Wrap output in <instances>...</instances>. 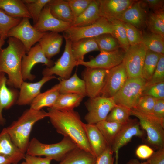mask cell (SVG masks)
Here are the masks:
<instances>
[{
	"label": "cell",
	"instance_id": "obj_1",
	"mask_svg": "<svg viewBox=\"0 0 164 164\" xmlns=\"http://www.w3.org/2000/svg\"><path fill=\"white\" fill-rule=\"evenodd\" d=\"M47 111L48 117L58 133L69 138L78 147L93 154L84 123L77 112L60 111L51 108H48Z\"/></svg>",
	"mask_w": 164,
	"mask_h": 164
},
{
	"label": "cell",
	"instance_id": "obj_2",
	"mask_svg": "<svg viewBox=\"0 0 164 164\" xmlns=\"http://www.w3.org/2000/svg\"><path fill=\"white\" fill-rule=\"evenodd\" d=\"M8 38L7 46L0 51V73L7 75V85L19 89L24 81L21 63L26 52L23 45L19 40L14 37Z\"/></svg>",
	"mask_w": 164,
	"mask_h": 164
},
{
	"label": "cell",
	"instance_id": "obj_3",
	"mask_svg": "<svg viewBox=\"0 0 164 164\" xmlns=\"http://www.w3.org/2000/svg\"><path fill=\"white\" fill-rule=\"evenodd\" d=\"M46 117L47 112L43 110L36 111L30 108L5 128L13 142L26 153L33 126L36 122Z\"/></svg>",
	"mask_w": 164,
	"mask_h": 164
},
{
	"label": "cell",
	"instance_id": "obj_4",
	"mask_svg": "<svg viewBox=\"0 0 164 164\" xmlns=\"http://www.w3.org/2000/svg\"><path fill=\"white\" fill-rule=\"evenodd\" d=\"M78 147L71 139L64 137L59 142L46 144L35 138L30 141L26 154L35 156H44L52 160L61 161L71 150Z\"/></svg>",
	"mask_w": 164,
	"mask_h": 164
},
{
	"label": "cell",
	"instance_id": "obj_5",
	"mask_svg": "<svg viewBox=\"0 0 164 164\" xmlns=\"http://www.w3.org/2000/svg\"><path fill=\"white\" fill-rule=\"evenodd\" d=\"M131 114L139 119L141 128L146 132L148 143L158 149L164 148V123L152 114L134 108L131 109Z\"/></svg>",
	"mask_w": 164,
	"mask_h": 164
},
{
	"label": "cell",
	"instance_id": "obj_6",
	"mask_svg": "<svg viewBox=\"0 0 164 164\" xmlns=\"http://www.w3.org/2000/svg\"><path fill=\"white\" fill-rule=\"evenodd\" d=\"M147 80L142 78H128L125 82L113 97L116 104L129 109L134 108L142 95Z\"/></svg>",
	"mask_w": 164,
	"mask_h": 164
},
{
	"label": "cell",
	"instance_id": "obj_7",
	"mask_svg": "<svg viewBox=\"0 0 164 164\" xmlns=\"http://www.w3.org/2000/svg\"><path fill=\"white\" fill-rule=\"evenodd\" d=\"M63 32L65 39L73 42L83 39L94 38L105 33L112 35L113 28L111 22L100 17L91 25L80 27L70 26Z\"/></svg>",
	"mask_w": 164,
	"mask_h": 164
},
{
	"label": "cell",
	"instance_id": "obj_8",
	"mask_svg": "<svg viewBox=\"0 0 164 164\" xmlns=\"http://www.w3.org/2000/svg\"><path fill=\"white\" fill-rule=\"evenodd\" d=\"M88 111L84 117L87 123L95 124L105 120L111 109L116 105L112 97L99 95L89 98L85 103Z\"/></svg>",
	"mask_w": 164,
	"mask_h": 164
},
{
	"label": "cell",
	"instance_id": "obj_9",
	"mask_svg": "<svg viewBox=\"0 0 164 164\" xmlns=\"http://www.w3.org/2000/svg\"><path fill=\"white\" fill-rule=\"evenodd\" d=\"M65 45L64 52L61 56L50 67H46L42 71L43 76H50L55 74L62 79H67L70 77L77 61L74 58L71 50V42L65 39Z\"/></svg>",
	"mask_w": 164,
	"mask_h": 164
},
{
	"label": "cell",
	"instance_id": "obj_10",
	"mask_svg": "<svg viewBox=\"0 0 164 164\" xmlns=\"http://www.w3.org/2000/svg\"><path fill=\"white\" fill-rule=\"evenodd\" d=\"M28 18L22 19L20 23L12 28L8 32L7 37H14L19 40L23 44L26 53L33 45L39 42L46 32L38 31L30 24Z\"/></svg>",
	"mask_w": 164,
	"mask_h": 164
},
{
	"label": "cell",
	"instance_id": "obj_11",
	"mask_svg": "<svg viewBox=\"0 0 164 164\" xmlns=\"http://www.w3.org/2000/svg\"><path fill=\"white\" fill-rule=\"evenodd\" d=\"M147 49L141 43L130 46L125 52L123 60L128 78L141 77Z\"/></svg>",
	"mask_w": 164,
	"mask_h": 164
},
{
	"label": "cell",
	"instance_id": "obj_12",
	"mask_svg": "<svg viewBox=\"0 0 164 164\" xmlns=\"http://www.w3.org/2000/svg\"><path fill=\"white\" fill-rule=\"evenodd\" d=\"M23 56L21 63V71L23 81L26 80L32 81L35 75L31 73L33 66L39 63H43L50 67L54 64V61L47 58L39 43L32 48Z\"/></svg>",
	"mask_w": 164,
	"mask_h": 164
},
{
	"label": "cell",
	"instance_id": "obj_13",
	"mask_svg": "<svg viewBox=\"0 0 164 164\" xmlns=\"http://www.w3.org/2000/svg\"><path fill=\"white\" fill-rule=\"evenodd\" d=\"M109 70L86 67L82 72L86 96L93 98L100 95Z\"/></svg>",
	"mask_w": 164,
	"mask_h": 164
},
{
	"label": "cell",
	"instance_id": "obj_14",
	"mask_svg": "<svg viewBox=\"0 0 164 164\" xmlns=\"http://www.w3.org/2000/svg\"><path fill=\"white\" fill-rule=\"evenodd\" d=\"M128 78L123 61L109 70L100 95L108 97H114Z\"/></svg>",
	"mask_w": 164,
	"mask_h": 164
},
{
	"label": "cell",
	"instance_id": "obj_15",
	"mask_svg": "<svg viewBox=\"0 0 164 164\" xmlns=\"http://www.w3.org/2000/svg\"><path fill=\"white\" fill-rule=\"evenodd\" d=\"M125 52L120 49L110 52H101L88 61L77 62L76 65L109 70L121 64L123 61Z\"/></svg>",
	"mask_w": 164,
	"mask_h": 164
},
{
	"label": "cell",
	"instance_id": "obj_16",
	"mask_svg": "<svg viewBox=\"0 0 164 164\" xmlns=\"http://www.w3.org/2000/svg\"><path fill=\"white\" fill-rule=\"evenodd\" d=\"M140 127L139 121L136 119H129L127 122L124 124L111 147L114 153L119 152V149L131 141L133 137L143 138L145 132Z\"/></svg>",
	"mask_w": 164,
	"mask_h": 164
},
{
	"label": "cell",
	"instance_id": "obj_17",
	"mask_svg": "<svg viewBox=\"0 0 164 164\" xmlns=\"http://www.w3.org/2000/svg\"><path fill=\"white\" fill-rule=\"evenodd\" d=\"M71 24L58 19L51 13L47 4L43 9L37 22L34 27L40 32L50 31L59 33L63 32Z\"/></svg>",
	"mask_w": 164,
	"mask_h": 164
},
{
	"label": "cell",
	"instance_id": "obj_18",
	"mask_svg": "<svg viewBox=\"0 0 164 164\" xmlns=\"http://www.w3.org/2000/svg\"><path fill=\"white\" fill-rule=\"evenodd\" d=\"M101 17L111 22L118 19L122 13L135 2L132 0H99Z\"/></svg>",
	"mask_w": 164,
	"mask_h": 164
},
{
	"label": "cell",
	"instance_id": "obj_19",
	"mask_svg": "<svg viewBox=\"0 0 164 164\" xmlns=\"http://www.w3.org/2000/svg\"><path fill=\"white\" fill-rule=\"evenodd\" d=\"M56 78L55 76H43L39 81L34 83L24 81L20 88L15 104L19 106L30 104L33 100L41 93L40 90L46 82Z\"/></svg>",
	"mask_w": 164,
	"mask_h": 164
},
{
	"label": "cell",
	"instance_id": "obj_20",
	"mask_svg": "<svg viewBox=\"0 0 164 164\" xmlns=\"http://www.w3.org/2000/svg\"><path fill=\"white\" fill-rule=\"evenodd\" d=\"M7 80L4 73H0V125L5 124L2 111L3 109L7 110L15 104L19 92L14 89L9 88L7 86Z\"/></svg>",
	"mask_w": 164,
	"mask_h": 164
},
{
	"label": "cell",
	"instance_id": "obj_21",
	"mask_svg": "<svg viewBox=\"0 0 164 164\" xmlns=\"http://www.w3.org/2000/svg\"><path fill=\"white\" fill-rule=\"evenodd\" d=\"M147 17L142 2L135 1L118 19L124 23L130 24L138 29L146 24Z\"/></svg>",
	"mask_w": 164,
	"mask_h": 164
},
{
	"label": "cell",
	"instance_id": "obj_22",
	"mask_svg": "<svg viewBox=\"0 0 164 164\" xmlns=\"http://www.w3.org/2000/svg\"><path fill=\"white\" fill-rule=\"evenodd\" d=\"M84 126L93 154L97 158L109 146L95 124L84 123Z\"/></svg>",
	"mask_w": 164,
	"mask_h": 164
},
{
	"label": "cell",
	"instance_id": "obj_23",
	"mask_svg": "<svg viewBox=\"0 0 164 164\" xmlns=\"http://www.w3.org/2000/svg\"><path fill=\"white\" fill-rule=\"evenodd\" d=\"M25 154L12 141L5 128H3L0 133V155L16 164L24 159Z\"/></svg>",
	"mask_w": 164,
	"mask_h": 164
},
{
	"label": "cell",
	"instance_id": "obj_24",
	"mask_svg": "<svg viewBox=\"0 0 164 164\" xmlns=\"http://www.w3.org/2000/svg\"><path fill=\"white\" fill-rule=\"evenodd\" d=\"M63 36L59 33L47 32L39 41L46 57L50 59L59 53L63 42Z\"/></svg>",
	"mask_w": 164,
	"mask_h": 164
},
{
	"label": "cell",
	"instance_id": "obj_25",
	"mask_svg": "<svg viewBox=\"0 0 164 164\" xmlns=\"http://www.w3.org/2000/svg\"><path fill=\"white\" fill-rule=\"evenodd\" d=\"M59 89L60 85L58 84L45 91L40 93L30 104V108L39 111L44 107L51 108L60 94Z\"/></svg>",
	"mask_w": 164,
	"mask_h": 164
},
{
	"label": "cell",
	"instance_id": "obj_26",
	"mask_svg": "<svg viewBox=\"0 0 164 164\" xmlns=\"http://www.w3.org/2000/svg\"><path fill=\"white\" fill-rule=\"evenodd\" d=\"M99 0H92L86 9L74 21L71 27H80L91 25L101 17Z\"/></svg>",
	"mask_w": 164,
	"mask_h": 164
},
{
	"label": "cell",
	"instance_id": "obj_27",
	"mask_svg": "<svg viewBox=\"0 0 164 164\" xmlns=\"http://www.w3.org/2000/svg\"><path fill=\"white\" fill-rule=\"evenodd\" d=\"M52 15L59 20L71 24L74 19L67 0H50L47 3Z\"/></svg>",
	"mask_w": 164,
	"mask_h": 164
},
{
	"label": "cell",
	"instance_id": "obj_28",
	"mask_svg": "<svg viewBox=\"0 0 164 164\" xmlns=\"http://www.w3.org/2000/svg\"><path fill=\"white\" fill-rule=\"evenodd\" d=\"M59 84L60 94H74L86 96L84 82L79 77L76 71L69 78L62 79Z\"/></svg>",
	"mask_w": 164,
	"mask_h": 164
},
{
	"label": "cell",
	"instance_id": "obj_29",
	"mask_svg": "<svg viewBox=\"0 0 164 164\" xmlns=\"http://www.w3.org/2000/svg\"><path fill=\"white\" fill-rule=\"evenodd\" d=\"M71 50L77 62L84 61V56L87 53L92 51L99 50L94 38L83 39L72 42Z\"/></svg>",
	"mask_w": 164,
	"mask_h": 164
},
{
	"label": "cell",
	"instance_id": "obj_30",
	"mask_svg": "<svg viewBox=\"0 0 164 164\" xmlns=\"http://www.w3.org/2000/svg\"><path fill=\"white\" fill-rule=\"evenodd\" d=\"M0 9L12 17L32 18L22 0H0Z\"/></svg>",
	"mask_w": 164,
	"mask_h": 164
},
{
	"label": "cell",
	"instance_id": "obj_31",
	"mask_svg": "<svg viewBox=\"0 0 164 164\" xmlns=\"http://www.w3.org/2000/svg\"><path fill=\"white\" fill-rule=\"evenodd\" d=\"M97 158L78 147L70 152L58 164H95Z\"/></svg>",
	"mask_w": 164,
	"mask_h": 164
},
{
	"label": "cell",
	"instance_id": "obj_32",
	"mask_svg": "<svg viewBox=\"0 0 164 164\" xmlns=\"http://www.w3.org/2000/svg\"><path fill=\"white\" fill-rule=\"evenodd\" d=\"M84 97L74 94H60L51 108L63 111L74 110L80 105Z\"/></svg>",
	"mask_w": 164,
	"mask_h": 164
},
{
	"label": "cell",
	"instance_id": "obj_33",
	"mask_svg": "<svg viewBox=\"0 0 164 164\" xmlns=\"http://www.w3.org/2000/svg\"><path fill=\"white\" fill-rule=\"evenodd\" d=\"M124 124L109 122L106 120L99 121L95 124L105 138L108 146L111 147Z\"/></svg>",
	"mask_w": 164,
	"mask_h": 164
},
{
	"label": "cell",
	"instance_id": "obj_34",
	"mask_svg": "<svg viewBox=\"0 0 164 164\" xmlns=\"http://www.w3.org/2000/svg\"><path fill=\"white\" fill-rule=\"evenodd\" d=\"M164 37L152 32L142 35V43L147 50L161 54L164 53Z\"/></svg>",
	"mask_w": 164,
	"mask_h": 164
},
{
	"label": "cell",
	"instance_id": "obj_35",
	"mask_svg": "<svg viewBox=\"0 0 164 164\" xmlns=\"http://www.w3.org/2000/svg\"><path fill=\"white\" fill-rule=\"evenodd\" d=\"M146 24L151 32L164 37V12L163 10L153 12L147 17Z\"/></svg>",
	"mask_w": 164,
	"mask_h": 164
},
{
	"label": "cell",
	"instance_id": "obj_36",
	"mask_svg": "<svg viewBox=\"0 0 164 164\" xmlns=\"http://www.w3.org/2000/svg\"><path fill=\"white\" fill-rule=\"evenodd\" d=\"M162 54L147 50L141 77L147 81L152 76Z\"/></svg>",
	"mask_w": 164,
	"mask_h": 164
},
{
	"label": "cell",
	"instance_id": "obj_37",
	"mask_svg": "<svg viewBox=\"0 0 164 164\" xmlns=\"http://www.w3.org/2000/svg\"><path fill=\"white\" fill-rule=\"evenodd\" d=\"M94 38L101 53L111 52L120 47L118 42L111 34H103Z\"/></svg>",
	"mask_w": 164,
	"mask_h": 164
},
{
	"label": "cell",
	"instance_id": "obj_38",
	"mask_svg": "<svg viewBox=\"0 0 164 164\" xmlns=\"http://www.w3.org/2000/svg\"><path fill=\"white\" fill-rule=\"evenodd\" d=\"M113 28L112 35L118 42L120 47L126 52L130 46L126 34L124 23L118 19L111 22Z\"/></svg>",
	"mask_w": 164,
	"mask_h": 164
},
{
	"label": "cell",
	"instance_id": "obj_39",
	"mask_svg": "<svg viewBox=\"0 0 164 164\" xmlns=\"http://www.w3.org/2000/svg\"><path fill=\"white\" fill-rule=\"evenodd\" d=\"M131 115L130 109L116 104L111 111L105 120L124 124L128 121Z\"/></svg>",
	"mask_w": 164,
	"mask_h": 164
},
{
	"label": "cell",
	"instance_id": "obj_40",
	"mask_svg": "<svg viewBox=\"0 0 164 164\" xmlns=\"http://www.w3.org/2000/svg\"><path fill=\"white\" fill-rule=\"evenodd\" d=\"M22 18L12 17L0 9V37L5 40L9 31L16 26Z\"/></svg>",
	"mask_w": 164,
	"mask_h": 164
},
{
	"label": "cell",
	"instance_id": "obj_41",
	"mask_svg": "<svg viewBox=\"0 0 164 164\" xmlns=\"http://www.w3.org/2000/svg\"><path fill=\"white\" fill-rule=\"evenodd\" d=\"M50 0H22L32 19L34 24L37 21L43 9Z\"/></svg>",
	"mask_w": 164,
	"mask_h": 164
},
{
	"label": "cell",
	"instance_id": "obj_42",
	"mask_svg": "<svg viewBox=\"0 0 164 164\" xmlns=\"http://www.w3.org/2000/svg\"><path fill=\"white\" fill-rule=\"evenodd\" d=\"M157 100L149 96L142 95L133 108L142 113L151 114L153 107Z\"/></svg>",
	"mask_w": 164,
	"mask_h": 164
},
{
	"label": "cell",
	"instance_id": "obj_43",
	"mask_svg": "<svg viewBox=\"0 0 164 164\" xmlns=\"http://www.w3.org/2000/svg\"><path fill=\"white\" fill-rule=\"evenodd\" d=\"M164 82V55L162 54L151 78L147 80L145 87Z\"/></svg>",
	"mask_w": 164,
	"mask_h": 164
},
{
	"label": "cell",
	"instance_id": "obj_44",
	"mask_svg": "<svg viewBox=\"0 0 164 164\" xmlns=\"http://www.w3.org/2000/svg\"><path fill=\"white\" fill-rule=\"evenodd\" d=\"M67 1L69 3L74 21L86 9L92 0Z\"/></svg>",
	"mask_w": 164,
	"mask_h": 164
},
{
	"label": "cell",
	"instance_id": "obj_45",
	"mask_svg": "<svg viewBox=\"0 0 164 164\" xmlns=\"http://www.w3.org/2000/svg\"><path fill=\"white\" fill-rule=\"evenodd\" d=\"M124 25L130 46H135L142 43V35L138 29L128 23H124Z\"/></svg>",
	"mask_w": 164,
	"mask_h": 164
},
{
	"label": "cell",
	"instance_id": "obj_46",
	"mask_svg": "<svg viewBox=\"0 0 164 164\" xmlns=\"http://www.w3.org/2000/svg\"><path fill=\"white\" fill-rule=\"evenodd\" d=\"M143 95L149 96L158 99H164V82L145 87Z\"/></svg>",
	"mask_w": 164,
	"mask_h": 164
},
{
	"label": "cell",
	"instance_id": "obj_47",
	"mask_svg": "<svg viewBox=\"0 0 164 164\" xmlns=\"http://www.w3.org/2000/svg\"><path fill=\"white\" fill-rule=\"evenodd\" d=\"M111 147L108 146L98 158L95 164H114L115 155Z\"/></svg>",
	"mask_w": 164,
	"mask_h": 164
},
{
	"label": "cell",
	"instance_id": "obj_48",
	"mask_svg": "<svg viewBox=\"0 0 164 164\" xmlns=\"http://www.w3.org/2000/svg\"><path fill=\"white\" fill-rule=\"evenodd\" d=\"M151 114L164 123V99L157 100Z\"/></svg>",
	"mask_w": 164,
	"mask_h": 164
},
{
	"label": "cell",
	"instance_id": "obj_49",
	"mask_svg": "<svg viewBox=\"0 0 164 164\" xmlns=\"http://www.w3.org/2000/svg\"><path fill=\"white\" fill-rule=\"evenodd\" d=\"M154 151L149 146L146 145H139L136 149L135 154L139 159H147L153 154Z\"/></svg>",
	"mask_w": 164,
	"mask_h": 164
},
{
	"label": "cell",
	"instance_id": "obj_50",
	"mask_svg": "<svg viewBox=\"0 0 164 164\" xmlns=\"http://www.w3.org/2000/svg\"><path fill=\"white\" fill-rule=\"evenodd\" d=\"M24 159L27 164H50L52 160L49 157L42 158L26 153Z\"/></svg>",
	"mask_w": 164,
	"mask_h": 164
},
{
	"label": "cell",
	"instance_id": "obj_51",
	"mask_svg": "<svg viewBox=\"0 0 164 164\" xmlns=\"http://www.w3.org/2000/svg\"><path fill=\"white\" fill-rule=\"evenodd\" d=\"M147 161L149 164H164V148L154 152Z\"/></svg>",
	"mask_w": 164,
	"mask_h": 164
},
{
	"label": "cell",
	"instance_id": "obj_52",
	"mask_svg": "<svg viewBox=\"0 0 164 164\" xmlns=\"http://www.w3.org/2000/svg\"><path fill=\"white\" fill-rule=\"evenodd\" d=\"M142 2L153 10V12L164 9V0H146Z\"/></svg>",
	"mask_w": 164,
	"mask_h": 164
},
{
	"label": "cell",
	"instance_id": "obj_53",
	"mask_svg": "<svg viewBox=\"0 0 164 164\" xmlns=\"http://www.w3.org/2000/svg\"><path fill=\"white\" fill-rule=\"evenodd\" d=\"M11 160L7 157L0 155V164H12Z\"/></svg>",
	"mask_w": 164,
	"mask_h": 164
},
{
	"label": "cell",
	"instance_id": "obj_54",
	"mask_svg": "<svg viewBox=\"0 0 164 164\" xmlns=\"http://www.w3.org/2000/svg\"><path fill=\"white\" fill-rule=\"evenodd\" d=\"M126 164H149L146 161L143 162L139 161L136 159H132L129 160Z\"/></svg>",
	"mask_w": 164,
	"mask_h": 164
},
{
	"label": "cell",
	"instance_id": "obj_55",
	"mask_svg": "<svg viewBox=\"0 0 164 164\" xmlns=\"http://www.w3.org/2000/svg\"><path fill=\"white\" fill-rule=\"evenodd\" d=\"M5 43V40L0 38V51L1 48Z\"/></svg>",
	"mask_w": 164,
	"mask_h": 164
},
{
	"label": "cell",
	"instance_id": "obj_56",
	"mask_svg": "<svg viewBox=\"0 0 164 164\" xmlns=\"http://www.w3.org/2000/svg\"><path fill=\"white\" fill-rule=\"evenodd\" d=\"M115 163H114V164H118V158L115 157Z\"/></svg>",
	"mask_w": 164,
	"mask_h": 164
},
{
	"label": "cell",
	"instance_id": "obj_57",
	"mask_svg": "<svg viewBox=\"0 0 164 164\" xmlns=\"http://www.w3.org/2000/svg\"><path fill=\"white\" fill-rule=\"evenodd\" d=\"M19 164H27V163L25 162V161H23L21 163Z\"/></svg>",
	"mask_w": 164,
	"mask_h": 164
},
{
	"label": "cell",
	"instance_id": "obj_58",
	"mask_svg": "<svg viewBox=\"0 0 164 164\" xmlns=\"http://www.w3.org/2000/svg\"></svg>",
	"mask_w": 164,
	"mask_h": 164
}]
</instances>
